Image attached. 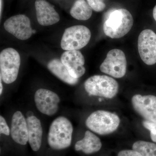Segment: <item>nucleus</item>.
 I'll use <instances>...</instances> for the list:
<instances>
[{
    "label": "nucleus",
    "mask_w": 156,
    "mask_h": 156,
    "mask_svg": "<svg viewBox=\"0 0 156 156\" xmlns=\"http://www.w3.org/2000/svg\"><path fill=\"white\" fill-rule=\"evenodd\" d=\"M133 23V17L128 10L118 9L111 12L104 23V32L111 38H120L130 31Z\"/></svg>",
    "instance_id": "obj_1"
},
{
    "label": "nucleus",
    "mask_w": 156,
    "mask_h": 156,
    "mask_svg": "<svg viewBox=\"0 0 156 156\" xmlns=\"http://www.w3.org/2000/svg\"><path fill=\"white\" fill-rule=\"evenodd\" d=\"M72 124L67 118L58 117L51 123L48 133V140L53 149L62 150L70 146L73 132Z\"/></svg>",
    "instance_id": "obj_2"
},
{
    "label": "nucleus",
    "mask_w": 156,
    "mask_h": 156,
    "mask_svg": "<svg viewBox=\"0 0 156 156\" xmlns=\"http://www.w3.org/2000/svg\"><path fill=\"white\" fill-rule=\"evenodd\" d=\"M120 123L118 115L104 110L94 112L86 121V126L90 130L100 135L111 134L118 129Z\"/></svg>",
    "instance_id": "obj_3"
},
{
    "label": "nucleus",
    "mask_w": 156,
    "mask_h": 156,
    "mask_svg": "<svg viewBox=\"0 0 156 156\" xmlns=\"http://www.w3.org/2000/svg\"><path fill=\"white\" fill-rule=\"evenodd\" d=\"M84 88L89 95L108 98H113L119 91L118 82L105 75H95L87 79Z\"/></svg>",
    "instance_id": "obj_4"
},
{
    "label": "nucleus",
    "mask_w": 156,
    "mask_h": 156,
    "mask_svg": "<svg viewBox=\"0 0 156 156\" xmlns=\"http://www.w3.org/2000/svg\"><path fill=\"white\" fill-rule=\"evenodd\" d=\"M91 37V31L87 27H71L65 30L61 39V48L66 51L80 50L87 46Z\"/></svg>",
    "instance_id": "obj_5"
},
{
    "label": "nucleus",
    "mask_w": 156,
    "mask_h": 156,
    "mask_svg": "<svg viewBox=\"0 0 156 156\" xmlns=\"http://www.w3.org/2000/svg\"><path fill=\"white\" fill-rule=\"evenodd\" d=\"M20 64V56L15 49L6 48L1 52V76L4 83L11 84L16 80Z\"/></svg>",
    "instance_id": "obj_6"
},
{
    "label": "nucleus",
    "mask_w": 156,
    "mask_h": 156,
    "mask_svg": "<svg viewBox=\"0 0 156 156\" xmlns=\"http://www.w3.org/2000/svg\"><path fill=\"white\" fill-rule=\"evenodd\" d=\"M101 72L116 78L123 77L127 70V60L125 53L119 49L109 51L100 66Z\"/></svg>",
    "instance_id": "obj_7"
},
{
    "label": "nucleus",
    "mask_w": 156,
    "mask_h": 156,
    "mask_svg": "<svg viewBox=\"0 0 156 156\" xmlns=\"http://www.w3.org/2000/svg\"><path fill=\"white\" fill-rule=\"evenodd\" d=\"M138 52L142 61L147 65L156 63V34L150 29L140 34L137 42Z\"/></svg>",
    "instance_id": "obj_8"
},
{
    "label": "nucleus",
    "mask_w": 156,
    "mask_h": 156,
    "mask_svg": "<svg viewBox=\"0 0 156 156\" xmlns=\"http://www.w3.org/2000/svg\"><path fill=\"white\" fill-rule=\"evenodd\" d=\"M4 27L7 32L20 40H27L33 34L30 20L23 14L15 15L7 19Z\"/></svg>",
    "instance_id": "obj_9"
},
{
    "label": "nucleus",
    "mask_w": 156,
    "mask_h": 156,
    "mask_svg": "<svg viewBox=\"0 0 156 156\" xmlns=\"http://www.w3.org/2000/svg\"><path fill=\"white\" fill-rule=\"evenodd\" d=\"M131 103L134 110L144 119L156 122V96L136 94L132 98Z\"/></svg>",
    "instance_id": "obj_10"
},
{
    "label": "nucleus",
    "mask_w": 156,
    "mask_h": 156,
    "mask_svg": "<svg viewBox=\"0 0 156 156\" xmlns=\"http://www.w3.org/2000/svg\"><path fill=\"white\" fill-rule=\"evenodd\" d=\"M34 101L39 111L44 114L51 116L57 112L60 99L55 92L41 89L36 92Z\"/></svg>",
    "instance_id": "obj_11"
},
{
    "label": "nucleus",
    "mask_w": 156,
    "mask_h": 156,
    "mask_svg": "<svg viewBox=\"0 0 156 156\" xmlns=\"http://www.w3.org/2000/svg\"><path fill=\"white\" fill-rule=\"evenodd\" d=\"M61 61L73 77L79 79L86 72L85 58L78 50H69L63 53Z\"/></svg>",
    "instance_id": "obj_12"
},
{
    "label": "nucleus",
    "mask_w": 156,
    "mask_h": 156,
    "mask_svg": "<svg viewBox=\"0 0 156 156\" xmlns=\"http://www.w3.org/2000/svg\"><path fill=\"white\" fill-rule=\"evenodd\" d=\"M35 7L37 20L40 25H52L60 20L59 14L53 6L46 0H36Z\"/></svg>",
    "instance_id": "obj_13"
},
{
    "label": "nucleus",
    "mask_w": 156,
    "mask_h": 156,
    "mask_svg": "<svg viewBox=\"0 0 156 156\" xmlns=\"http://www.w3.org/2000/svg\"><path fill=\"white\" fill-rule=\"evenodd\" d=\"M11 133L13 140L20 144L25 145L28 141L27 120L20 112H15L12 116Z\"/></svg>",
    "instance_id": "obj_14"
},
{
    "label": "nucleus",
    "mask_w": 156,
    "mask_h": 156,
    "mask_svg": "<svg viewBox=\"0 0 156 156\" xmlns=\"http://www.w3.org/2000/svg\"><path fill=\"white\" fill-rule=\"evenodd\" d=\"M28 142L33 150L37 151L41 145L43 129L41 124L38 119L33 116L27 118Z\"/></svg>",
    "instance_id": "obj_15"
},
{
    "label": "nucleus",
    "mask_w": 156,
    "mask_h": 156,
    "mask_svg": "<svg viewBox=\"0 0 156 156\" xmlns=\"http://www.w3.org/2000/svg\"><path fill=\"white\" fill-rule=\"evenodd\" d=\"M102 146L99 137L89 131L85 133L83 139L76 143L75 148L76 151H82L86 154L94 153L98 151Z\"/></svg>",
    "instance_id": "obj_16"
},
{
    "label": "nucleus",
    "mask_w": 156,
    "mask_h": 156,
    "mask_svg": "<svg viewBox=\"0 0 156 156\" xmlns=\"http://www.w3.org/2000/svg\"><path fill=\"white\" fill-rule=\"evenodd\" d=\"M48 67L54 75L69 85H76L79 81V79L73 77L70 74L67 68L59 59H53L50 61L48 63Z\"/></svg>",
    "instance_id": "obj_17"
},
{
    "label": "nucleus",
    "mask_w": 156,
    "mask_h": 156,
    "mask_svg": "<svg viewBox=\"0 0 156 156\" xmlns=\"http://www.w3.org/2000/svg\"><path fill=\"white\" fill-rule=\"evenodd\" d=\"M92 10L85 0H76L72 7L70 13L75 19L87 20L92 16Z\"/></svg>",
    "instance_id": "obj_18"
},
{
    "label": "nucleus",
    "mask_w": 156,
    "mask_h": 156,
    "mask_svg": "<svg viewBox=\"0 0 156 156\" xmlns=\"http://www.w3.org/2000/svg\"><path fill=\"white\" fill-rule=\"evenodd\" d=\"M132 149L142 156H156V144L153 143L139 140L134 143Z\"/></svg>",
    "instance_id": "obj_19"
},
{
    "label": "nucleus",
    "mask_w": 156,
    "mask_h": 156,
    "mask_svg": "<svg viewBox=\"0 0 156 156\" xmlns=\"http://www.w3.org/2000/svg\"><path fill=\"white\" fill-rule=\"evenodd\" d=\"M92 10L96 12L103 11L106 7L104 0H87Z\"/></svg>",
    "instance_id": "obj_20"
},
{
    "label": "nucleus",
    "mask_w": 156,
    "mask_h": 156,
    "mask_svg": "<svg viewBox=\"0 0 156 156\" xmlns=\"http://www.w3.org/2000/svg\"><path fill=\"white\" fill-rule=\"evenodd\" d=\"M143 125L144 128L150 131L151 139L154 142L156 143V122L149 121H143Z\"/></svg>",
    "instance_id": "obj_21"
},
{
    "label": "nucleus",
    "mask_w": 156,
    "mask_h": 156,
    "mask_svg": "<svg viewBox=\"0 0 156 156\" xmlns=\"http://www.w3.org/2000/svg\"><path fill=\"white\" fill-rule=\"evenodd\" d=\"M10 129L7 125V123L4 117L0 116V133L1 134H4L5 135H9L10 134Z\"/></svg>",
    "instance_id": "obj_22"
},
{
    "label": "nucleus",
    "mask_w": 156,
    "mask_h": 156,
    "mask_svg": "<svg viewBox=\"0 0 156 156\" xmlns=\"http://www.w3.org/2000/svg\"><path fill=\"white\" fill-rule=\"evenodd\" d=\"M118 156H142L140 154L134 150H123L119 152Z\"/></svg>",
    "instance_id": "obj_23"
},
{
    "label": "nucleus",
    "mask_w": 156,
    "mask_h": 156,
    "mask_svg": "<svg viewBox=\"0 0 156 156\" xmlns=\"http://www.w3.org/2000/svg\"><path fill=\"white\" fill-rule=\"evenodd\" d=\"M27 118H29L34 116V113L32 111H28L27 112L26 114Z\"/></svg>",
    "instance_id": "obj_24"
},
{
    "label": "nucleus",
    "mask_w": 156,
    "mask_h": 156,
    "mask_svg": "<svg viewBox=\"0 0 156 156\" xmlns=\"http://www.w3.org/2000/svg\"><path fill=\"white\" fill-rule=\"evenodd\" d=\"M153 17L155 20L156 21V5L155 6L154 8L153 9Z\"/></svg>",
    "instance_id": "obj_25"
},
{
    "label": "nucleus",
    "mask_w": 156,
    "mask_h": 156,
    "mask_svg": "<svg viewBox=\"0 0 156 156\" xmlns=\"http://www.w3.org/2000/svg\"><path fill=\"white\" fill-rule=\"evenodd\" d=\"M2 0H0V14H1V18L2 17Z\"/></svg>",
    "instance_id": "obj_26"
},
{
    "label": "nucleus",
    "mask_w": 156,
    "mask_h": 156,
    "mask_svg": "<svg viewBox=\"0 0 156 156\" xmlns=\"http://www.w3.org/2000/svg\"><path fill=\"white\" fill-rule=\"evenodd\" d=\"M2 77L1 76V79H0V81H1V82H0V85H1V89H0V94H1V95L2 94L3 90V85L2 84Z\"/></svg>",
    "instance_id": "obj_27"
},
{
    "label": "nucleus",
    "mask_w": 156,
    "mask_h": 156,
    "mask_svg": "<svg viewBox=\"0 0 156 156\" xmlns=\"http://www.w3.org/2000/svg\"><path fill=\"white\" fill-rule=\"evenodd\" d=\"M36 32V31L35 30H33V34H35Z\"/></svg>",
    "instance_id": "obj_28"
}]
</instances>
